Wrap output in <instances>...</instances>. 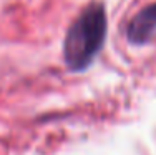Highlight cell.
Listing matches in <instances>:
<instances>
[{"mask_svg":"<svg viewBox=\"0 0 156 155\" xmlns=\"http://www.w3.org/2000/svg\"><path fill=\"white\" fill-rule=\"evenodd\" d=\"M106 10L93 2L80 13L68 28L63 42V57L72 70H85L103 49L106 39Z\"/></svg>","mask_w":156,"mask_h":155,"instance_id":"cell-1","label":"cell"},{"mask_svg":"<svg viewBox=\"0 0 156 155\" xmlns=\"http://www.w3.org/2000/svg\"><path fill=\"white\" fill-rule=\"evenodd\" d=\"M154 30H156V3H151V5L141 9L131 18L126 32H128L129 42L141 45V43H146L153 37Z\"/></svg>","mask_w":156,"mask_h":155,"instance_id":"cell-2","label":"cell"}]
</instances>
